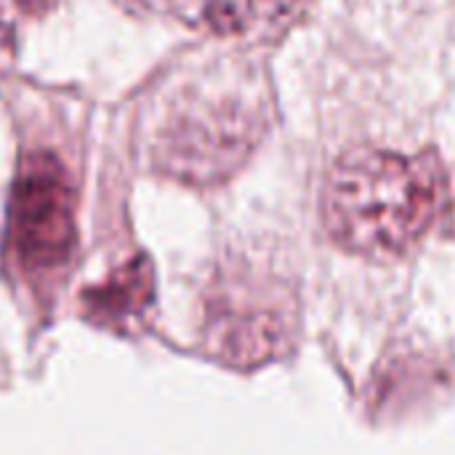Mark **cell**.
<instances>
[{"label":"cell","instance_id":"cell-1","mask_svg":"<svg viewBox=\"0 0 455 455\" xmlns=\"http://www.w3.org/2000/svg\"><path fill=\"white\" fill-rule=\"evenodd\" d=\"M437 213V179L421 163L360 147L331 168L323 219L331 237L360 256L408 251Z\"/></svg>","mask_w":455,"mask_h":455},{"label":"cell","instance_id":"cell-2","mask_svg":"<svg viewBox=\"0 0 455 455\" xmlns=\"http://www.w3.org/2000/svg\"><path fill=\"white\" fill-rule=\"evenodd\" d=\"M8 243L27 275L61 269L75 251V197L61 163L37 152L19 171L11 192Z\"/></svg>","mask_w":455,"mask_h":455},{"label":"cell","instance_id":"cell-3","mask_svg":"<svg viewBox=\"0 0 455 455\" xmlns=\"http://www.w3.org/2000/svg\"><path fill=\"white\" fill-rule=\"evenodd\" d=\"M253 147V120L235 104L176 101L157 147L160 165L184 181H216L232 173Z\"/></svg>","mask_w":455,"mask_h":455},{"label":"cell","instance_id":"cell-4","mask_svg":"<svg viewBox=\"0 0 455 455\" xmlns=\"http://www.w3.org/2000/svg\"><path fill=\"white\" fill-rule=\"evenodd\" d=\"M152 264L144 256H136L133 261H125L120 269H115L104 283L83 293V312L96 325L128 331L144 317L152 304Z\"/></svg>","mask_w":455,"mask_h":455},{"label":"cell","instance_id":"cell-5","mask_svg":"<svg viewBox=\"0 0 455 455\" xmlns=\"http://www.w3.org/2000/svg\"><path fill=\"white\" fill-rule=\"evenodd\" d=\"M11 3L16 11H21L27 16H43L56 5V0H11Z\"/></svg>","mask_w":455,"mask_h":455},{"label":"cell","instance_id":"cell-6","mask_svg":"<svg viewBox=\"0 0 455 455\" xmlns=\"http://www.w3.org/2000/svg\"><path fill=\"white\" fill-rule=\"evenodd\" d=\"M13 59V35L5 24H0V67Z\"/></svg>","mask_w":455,"mask_h":455},{"label":"cell","instance_id":"cell-7","mask_svg":"<svg viewBox=\"0 0 455 455\" xmlns=\"http://www.w3.org/2000/svg\"><path fill=\"white\" fill-rule=\"evenodd\" d=\"M139 3L144 11H155V13H165V11H173L181 5V0H133Z\"/></svg>","mask_w":455,"mask_h":455}]
</instances>
